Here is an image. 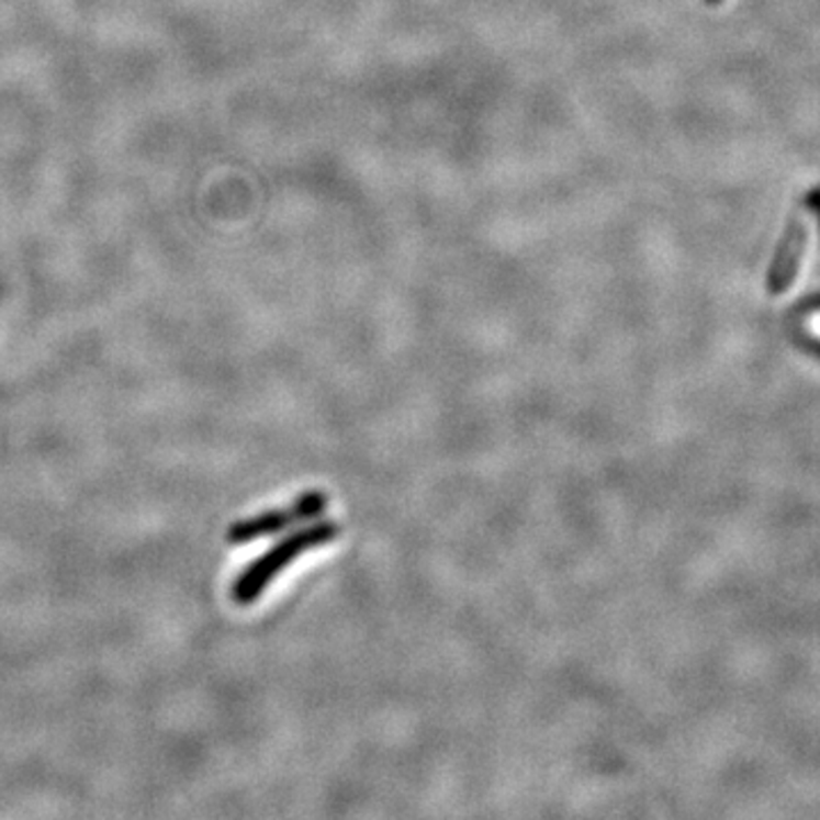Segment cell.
Returning a JSON list of instances; mask_svg holds the SVG:
<instances>
[{"instance_id":"6da1fadb","label":"cell","mask_w":820,"mask_h":820,"mask_svg":"<svg viewBox=\"0 0 820 820\" xmlns=\"http://www.w3.org/2000/svg\"><path fill=\"white\" fill-rule=\"evenodd\" d=\"M338 536L340 525L333 520H313L308 525L296 527L292 533L281 538L245 568V572L233 584V599L241 606L254 604L294 561L313 550H319V547L333 542Z\"/></svg>"},{"instance_id":"7a4b0ae2","label":"cell","mask_w":820,"mask_h":820,"mask_svg":"<svg viewBox=\"0 0 820 820\" xmlns=\"http://www.w3.org/2000/svg\"><path fill=\"white\" fill-rule=\"evenodd\" d=\"M328 502L330 499L324 491H306V493H301L292 504H288L283 508L265 510V513L256 515V518L235 523L228 531V540L233 544H245V542H251V540H258V538L277 536V533H283V531L303 527V525H308L313 520H319L324 510H326V506H328Z\"/></svg>"},{"instance_id":"3957f363","label":"cell","mask_w":820,"mask_h":820,"mask_svg":"<svg viewBox=\"0 0 820 820\" xmlns=\"http://www.w3.org/2000/svg\"><path fill=\"white\" fill-rule=\"evenodd\" d=\"M807 239H809V224H807V217L798 212V215H794L791 222H788L784 237L775 251V260L771 265L768 283L775 294L784 292L788 285L794 283L800 262H802V256H805V249H807Z\"/></svg>"},{"instance_id":"277c9868","label":"cell","mask_w":820,"mask_h":820,"mask_svg":"<svg viewBox=\"0 0 820 820\" xmlns=\"http://www.w3.org/2000/svg\"><path fill=\"white\" fill-rule=\"evenodd\" d=\"M809 207H813L816 210V215H818V220H820V192H813L811 196H809Z\"/></svg>"},{"instance_id":"5b68a950","label":"cell","mask_w":820,"mask_h":820,"mask_svg":"<svg viewBox=\"0 0 820 820\" xmlns=\"http://www.w3.org/2000/svg\"><path fill=\"white\" fill-rule=\"evenodd\" d=\"M811 330L816 333V336H820V315H816V317L811 319Z\"/></svg>"},{"instance_id":"8992f818","label":"cell","mask_w":820,"mask_h":820,"mask_svg":"<svg viewBox=\"0 0 820 820\" xmlns=\"http://www.w3.org/2000/svg\"><path fill=\"white\" fill-rule=\"evenodd\" d=\"M722 0H707V5H720Z\"/></svg>"}]
</instances>
